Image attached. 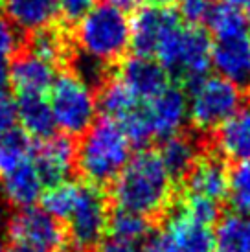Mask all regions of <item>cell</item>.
Masks as SVG:
<instances>
[{
	"instance_id": "cell-1",
	"label": "cell",
	"mask_w": 250,
	"mask_h": 252,
	"mask_svg": "<svg viewBox=\"0 0 250 252\" xmlns=\"http://www.w3.org/2000/svg\"><path fill=\"white\" fill-rule=\"evenodd\" d=\"M42 204L50 216L68 224L70 238L81 251L99 245L109 230L107 201L94 184L61 182L42 195Z\"/></svg>"
},
{
	"instance_id": "cell-2",
	"label": "cell",
	"mask_w": 250,
	"mask_h": 252,
	"mask_svg": "<svg viewBox=\"0 0 250 252\" xmlns=\"http://www.w3.org/2000/svg\"><path fill=\"white\" fill-rule=\"evenodd\" d=\"M173 177L156 151H140L127 162L118 175L112 197L118 210H127L138 216H158L171 201Z\"/></svg>"
},
{
	"instance_id": "cell-3",
	"label": "cell",
	"mask_w": 250,
	"mask_h": 252,
	"mask_svg": "<svg viewBox=\"0 0 250 252\" xmlns=\"http://www.w3.org/2000/svg\"><path fill=\"white\" fill-rule=\"evenodd\" d=\"M131 149L132 144L118 122L103 116L83 134L77 146L76 166L89 184H109L131 160Z\"/></svg>"
},
{
	"instance_id": "cell-4",
	"label": "cell",
	"mask_w": 250,
	"mask_h": 252,
	"mask_svg": "<svg viewBox=\"0 0 250 252\" xmlns=\"http://www.w3.org/2000/svg\"><path fill=\"white\" fill-rule=\"evenodd\" d=\"M76 42L97 63H116L131 48V19L111 2H99L77 21Z\"/></svg>"
},
{
	"instance_id": "cell-5",
	"label": "cell",
	"mask_w": 250,
	"mask_h": 252,
	"mask_svg": "<svg viewBox=\"0 0 250 252\" xmlns=\"http://www.w3.org/2000/svg\"><path fill=\"white\" fill-rule=\"evenodd\" d=\"M212 39L199 26L177 24L166 33L155 52V57L167 76L186 87L201 81L212 68Z\"/></svg>"
},
{
	"instance_id": "cell-6",
	"label": "cell",
	"mask_w": 250,
	"mask_h": 252,
	"mask_svg": "<svg viewBox=\"0 0 250 252\" xmlns=\"http://www.w3.org/2000/svg\"><path fill=\"white\" fill-rule=\"evenodd\" d=\"M48 92L56 127L62 134L81 136L91 129L97 112V98L91 85L74 72H62Z\"/></svg>"
},
{
	"instance_id": "cell-7",
	"label": "cell",
	"mask_w": 250,
	"mask_h": 252,
	"mask_svg": "<svg viewBox=\"0 0 250 252\" xmlns=\"http://www.w3.org/2000/svg\"><path fill=\"white\" fill-rule=\"evenodd\" d=\"M188 94V120L199 131H212L228 122L243 101V91L221 76H206Z\"/></svg>"
},
{
	"instance_id": "cell-8",
	"label": "cell",
	"mask_w": 250,
	"mask_h": 252,
	"mask_svg": "<svg viewBox=\"0 0 250 252\" xmlns=\"http://www.w3.org/2000/svg\"><path fill=\"white\" fill-rule=\"evenodd\" d=\"M214 224L202 223L179 204L149 239L146 252H214Z\"/></svg>"
},
{
	"instance_id": "cell-9",
	"label": "cell",
	"mask_w": 250,
	"mask_h": 252,
	"mask_svg": "<svg viewBox=\"0 0 250 252\" xmlns=\"http://www.w3.org/2000/svg\"><path fill=\"white\" fill-rule=\"evenodd\" d=\"M7 234L9 245L30 252H61L66 241L61 223L37 206L17 212L7 223Z\"/></svg>"
},
{
	"instance_id": "cell-10",
	"label": "cell",
	"mask_w": 250,
	"mask_h": 252,
	"mask_svg": "<svg viewBox=\"0 0 250 252\" xmlns=\"http://www.w3.org/2000/svg\"><path fill=\"white\" fill-rule=\"evenodd\" d=\"M147 122L155 140H167L181 134L188 120V96L181 87H167L158 96L144 101Z\"/></svg>"
},
{
	"instance_id": "cell-11",
	"label": "cell",
	"mask_w": 250,
	"mask_h": 252,
	"mask_svg": "<svg viewBox=\"0 0 250 252\" xmlns=\"http://www.w3.org/2000/svg\"><path fill=\"white\" fill-rule=\"evenodd\" d=\"M77 147L66 134H54L33 146V162L44 186L66 182L76 168Z\"/></svg>"
},
{
	"instance_id": "cell-12",
	"label": "cell",
	"mask_w": 250,
	"mask_h": 252,
	"mask_svg": "<svg viewBox=\"0 0 250 252\" xmlns=\"http://www.w3.org/2000/svg\"><path fill=\"white\" fill-rule=\"evenodd\" d=\"M181 17L169 7L147 6L131 19V48L136 56L155 57L162 39L171 28L181 24Z\"/></svg>"
},
{
	"instance_id": "cell-13",
	"label": "cell",
	"mask_w": 250,
	"mask_h": 252,
	"mask_svg": "<svg viewBox=\"0 0 250 252\" xmlns=\"http://www.w3.org/2000/svg\"><path fill=\"white\" fill-rule=\"evenodd\" d=\"M120 83L131 92L138 101H149L169 87V76L162 64L153 57L132 54L120 64Z\"/></svg>"
},
{
	"instance_id": "cell-14",
	"label": "cell",
	"mask_w": 250,
	"mask_h": 252,
	"mask_svg": "<svg viewBox=\"0 0 250 252\" xmlns=\"http://www.w3.org/2000/svg\"><path fill=\"white\" fill-rule=\"evenodd\" d=\"M212 66L239 91H250V32L216 41L212 46Z\"/></svg>"
},
{
	"instance_id": "cell-15",
	"label": "cell",
	"mask_w": 250,
	"mask_h": 252,
	"mask_svg": "<svg viewBox=\"0 0 250 252\" xmlns=\"http://www.w3.org/2000/svg\"><path fill=\"white\" fill-rule=\"evenodd\" d=\"M56 66L50 64L31 52L15 54V59L9 64V85L19 96L41 94L44 96L56 81Z\"/></svg>"
},
{
	"instance_id": "cell-16",
	"label": "cell",
	"mask_w": 250,
	"mask_h": 252,
	"mask_svg": "<svg viewBox=\"0 0 250 252\" xmlns=\"http://www.w3.org/2000/svg\"><path fill=\"white\" fill-rule=\"evenodd\" d=\"M44 182L35 168L33 157L0 177V195L19 210L35 206L44 195Z\"/></svg>"
},
{
	"instance_id": "cell-17",
	"label": "cell",
	"mask_w": 250,
	"mask_h": 252,
	"mask_svg": "<svg viewBox=\"0 0 250 252\" xmlns=\"http://www.w3.org/2000/svg\"><path fill=\"white\" fill-rule=\"evenodd\" d=\"M228 169L219 157H199L186 175L188 195L219 203L228 195Z\"/></svg>"
},
{
	"instance_id": "cell-18",
	"label": "cell",
	"mask_w": 250,
	"mask_h": 252,
	"mask_svg": "<svg viewBox=\"0 0 250 252\" xmlns=\"http://www.w3.org/2000/svg\"><path fill=\"white\" fill-rule=\"evenodd\" d=\"M4 17L19 32H39L56 24L57 0H2Z\"/></svg>"
},
{
	"instance_id": "cell-19",
	"label": "cell",
	"mask_w": 250,
	"mask_h": 252,
	"mask_svg": "<svg viewBox=\"0 0 250 252\" xmlns=\"http://www.w3.org/2000/svg\"><path fill=\"white\" fill-rule=\"evenodd\" d=\"M17 122L21 124L22 131L30 138L44 140L56 134V120L52 114L48 99L41 94H26L19 96L15 101Z\"/></svg>"
},
{
	"instance_id": "cell-20",
	"label": "cell",
	"mask_w": 250,
	"mask_h": 252,
	"mask_svg": "<svg viewBox=\"0 0 250 252\" xmlns=\"http://www.w3.org/2000/svg\"><path fill=\"white\" fill-rule=\"evenodd\" d=\"M217 147L226 158L250 160V103L217 129Z\"/></svg>"
},
{
	"instance_id": "cell-21",
	"label": "cell",
	"mask_w": 250,
	"mask_h": 252,
	"mask_svg": "<svg viewBox=\"0 0 250 252\" xmlns=\"http://www.w3.org/2000/svg\"><path fill=\"white\" fill-rule=\"evenodd\" d=\"M249 2L250 0H219L208 17V28L216 41L249 33Z\"/></svg>"
},
{
	"instance_id": "cell-22",
	"label": "cell",
	"mask_w": 250,
	"mask_h": 252,
	"mask_svg": "<svg viewBox=\"0 0 250 252\" xmlns=\"http://www.w3.org/2000/svg\"><path fill=\"white\" fill-rule=\"evenodd\" d=\"M214 236V252H250V214H226Z\"/></svg>"
},
{
	"instance_id": "cell-23",
	"label": "cell",
	"mask_w": 250,
	"mask_h": 252,
	"mask_svg": "<svg viewBox=\"0 0 250 252\" xmlns=\"http://www.w3.org/2000/svg\"><path fill=\"white\" fill-rule=\"evenodd\" d=\"M158 155L175 181V179L186 177L191 171L199 158V147L193 138L184 136V134H175L162 142Z\"/></svg>"
},
{
	"instance_id": "cell-24",
	"label": "cell",
	"mask_w": 250,
	"mask_h": 252,
	"mask_svg": "<svg viewBox=\"0 0 250 252\" xmlns=\"http://www.w3.org/2000/svg\"><path fill=\"white\" fill-rule=\"evenodd\" d=\"M138 103H142V101L134 98L118 79H111V81L101 83V91L97 96V109H101L105 118L120 122Z\"/></svg>"
},
{
	"instance_id": "cell-25",
	"label": "cell",
	"mask_w": 250,
	"mask_h": 252,
	"mask_svg": "<svg viewBox=\"0 0 250 252\" xmlns=\"http://www.w3.org/2000/svg\"><path fill=\"white\" fill-rule=\"evenodd\" d=\"M30 52L56 66L57 63H61L68 57V41L59 28L48 26L31 35Z\"/></svg>"
},
{
	"instance_id": "cell-26",
	"label": "cell",
	"mask_w": 250,
	"mask_h": 252,
	"mask_svg": "<svg viewBox=\"0 0 250 252\" xmlns=\"http://www.w3.org/2000/svg\"><path fill=\"white\" fill-rule=\"evenodd\" d=\"M33 157V144L22 129L0 136V177Z\"/></svg>"
},
{
	"instance_id": "cell-27",
	"label": "cell",
	"mask_w": 250,
	"mask_h": 252,
	"mask_svg": "<svg viewBox=\"0 0 250 252\" xmlns=\"http://www.w3.org/2000/svg\"><path fill=\"white\" fill-rule=\"evenodd\" d=\"M109 230L114 241L138 245L149 234V219L127 210H116L109 219Z\"/></svg>"
},
{
	"instance_id": "cell-28",
	"label": "cell",
	"mask_w": 250,
	"mask_h": 252,
	"mask_svg": "<svg viewBox=\"0 0 250 252\" xmlns=\"http://www.w3.org/2000/svg\"><path fill=\"white\" fill-rule=\"evenodd\" d=\"M230 204L239 214H250V160L237 162L230 171L228 195Z\"/></svg>"
},
{
	"instance_id": "cell-29",
	"label": "cell",
	"mask_w": 250,
	"mask_h": 252,
	"mask_svg": "<svg viewBox=\"0 0 250 252\" xmlns=\"http://www.w3.org/2000/svg\"><path fill=\"white\" fill-rule=\"evenodd\" d=\"M179 2V17L188 24L197 26L201 22L208 21L210 13L219 0H177Z\"/></svg>"
},
{
	"instance_id": "cell-30",
	"label": "cell",
	"mask_w": 250,
	"mask_h": 252,
	"mask_svg": "<svg viewBox=\"0 0 250 252\" xmlns=\"http://www.w3.org/2000/svg\"><path fill=\"white\" fill-rule=\"evenodd\" d=\"M181 204L195 219H199L202 223L214 224L217 221V217H219V206H217V203L210 201V199L188 195Z\"/></svg>"
},
{
	"instance_id": "cell-31",
	"label": "cell",
	"mask_w": 250,
	"mask_h": 252,
	"mask_svg": "<svg viewBox=\"0 0 250 252\" xmlns=\"http://www.w3.org/2000/svg\"><path fill=\"white\" fill-rule=\"evenodd\" d=\"M21 48V33L4 13H0V59L15 56Z\"/></svg>"
},
{
	"instance_id": "cell-32",
	"label": "cell",
	"mask_w": 250,
	"mask_h": 252,
	"mask_svg": "<svg viewBox=\"0 0 250 252\" xmlns=\"http://www.w3.org/2000/svg\"><path fill=\"white\" fill-rule=\"evenodd\" d=\"M96 4H99V0H57L59 13H62V17L68 22L79 21Z\"/></svg>"
},
{
	"instance_id": "cell-33",
	"label": "cell",
	"mask_w": 250,
	"mask_h": 252,
	"mask_svg": "<svg viewBox=\"0 0 250 252\" xmlns=\"http://www.w3.org/2000/svg\"><path fill=\"white\" fill-rule=\"evenodd\" d=\"M17 124V111H15V101L7 94L0 96V136L7 134L15 129Z\"/></svg>"
},
{
	"instance_id": "cell-34",
	"label": "cell",
	"mask_w": 250,
	"mask_h": 252,
	"mask_svg": "<svg viewBox=\"0 0 250 252\" xmlns=\"http://www.w3.org/2000/svg\"><path fill=\"white\" fill-rule=\"evenodd\" d=\"M99 252H146L144 249H140L138 245H131V243H122V241H107Z\"/></svg>"
},
{
	"instance_id": "cell-35",
	"label": "cell",
	"mask_w": 250,
	"mask_h": 252,
	"mask_svg": "<svg viewBox=\"0 0 250 252\" xmlns=\"http://www.w3.org/2000/svg\"><path fill=\"white\" fill-rule=\"evenodd\" d=\"M7 87H9V64L6 59H0V96L7 94Z\"/></svg>"
},
{
	"instance_id": "cell-36",
	"label": "cell",
	"mask_w": 250,
	"mask_h": 252,
	"mask_svg": "<svg viewBox=\"0 0 250 252\" xmlns=\"http://www.w3.org/2000/svg\"><path fill=\"white\" fill-rule=\"evenodd\" d=\"M147 2H149V6L155 7H169L175 0H147Z\"/></svg>"
},
{
	"instance_id": "cell-37",
	"label": "cell",
	"mask_w": 250,
	"mask_h": 252,
	"mask_svg": "<svg viewBox=\"0 0 250 252\" xmlns=\"http://www.w3.org/2000/svg\"><path fill=\"white\" fill-rule=\"evenodd\" d=\"M6 223V206H4V199L0 195V228Z\"/></svg>"
},
{
	"instance_id": "cell-38",
	"label": "cell",
	"mask_w": 250,
	"mask_h": 252,
	"mask_svg": "<svg viewBox=\"0 0 250 252\" xmlns=\"http://www.w3.org/2000/svg\"><path fill=\"white\" fill-rule=\"evenodd\" d=\"M0 252H7L6 247H4V243H2V241H0Z\"/></svg>"
},
{
	"instance_id": "cell-39",
	"label": "cell",
	"mask_w": 250,
	"mask_h": 252,
	"mask_svg": "<svg viewBox=\"0 0 250 252\" xmlns=\"http://www.w3.org/2000/svg\"><path fill=\"white\" fill-rule=\"evenodd\" d=\"M247 15H249V24H250V2H249V11H247Z\"/></svg>"
},
{
	"instance_id": "cell-40",
	"label": "cell",
	"mask_w": 250,
	"mask_h": 252,
	"mask_svg": "<svg viewBox=\"0 0 250 252\" xmlns=\"http://www.w3.org/2000/svg\"><path fill=\"white\" fill-rule=\"evenodd\" d=\"M76 252H85V251H81V249H77V251Z\"/></svg>"
}]
</instances>
